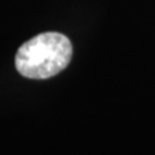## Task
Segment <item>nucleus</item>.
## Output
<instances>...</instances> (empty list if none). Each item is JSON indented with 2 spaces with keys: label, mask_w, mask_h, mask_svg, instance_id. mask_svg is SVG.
<instances>
[{
  "label": "nucleus",
  "mask_w": 155,
  "mask_h": 155,
  "mask_svg": "<svg viewBox=\"0 0 155 155\" xmlns=\"http://www.w3.org/2000/svg\"><path fill=\"white\" fill-rule=\"evenodd\" d=\"M72 44L60 32H43L19 47L16 54V69L28 79H48L70 64Z\"/></svg>",
  "instance_id": "1"
}]
</instances>
